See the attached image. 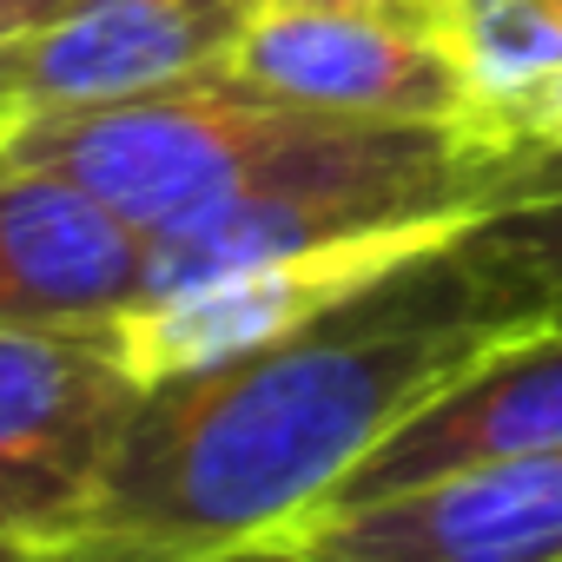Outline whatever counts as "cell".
Returning a JSON list of instances; mask_svg holds the SVG:
<instances>
[{
  "mask_svg": "<svg viewBox=\"0 0 562 562\" xmlns=\"http://www.w3.org/2000/svg\"><path fill=\"white\" fill-rule=\"evenodd\" d=\"M476 218L483 212L404 218V225H378V232H351V238H325V245H299V251L245 258V265L153 292L146 305H133L113 325V338H120L126 364L139 371V384L212 371V364L251 358L278 338L384 292L391 278L417 271L424 258H443Z\"/></svg>",
  "mask_w": 562,
  "mask_h": 562,
  "instance_id": "3",
  "label": "cell"
},
{
  "mask_svg": "<svg viewBox=\"0 0 562 562\" xmlns=\"http://www.w3.org/2000/svg\"><path fill=\"white\" fill-rule=\"evenodd\" d=\"M60 8H67V0H0V47L21 41V34H34V27L54 21Z\"/></svg>",
  "mask_w": 562,
  "mask_h": 562,
  "instance_id": "12",
  "label": "cell"
},
{
  "mask_svg": "<svg viewBox=\"0 0 562 562\" xmlns=\"http://www.w3.org/2000/svg\"><path fill=\"white\" fill-rule=\"evenodd\" d=\"M457 60V139L503 192L562 153V0H437Z\"/></svg>",
  "mask_w": 562,
  "mask_h": 562,
  "instance_id": "10",
  "label": "cell"
},
{
  "mask_svg": "<svg viewBox=\"0 0 562 562\" xmlns=\"http://www.w3.org/2000/svg\"><path fill=\"white\" fill-rule=\"evenodd\" d=\"M318 126L325 113L285 106L232 80L225 67H212V74H192V80L93 106V113L41 120L14 139H0V153L87 186L133 232L159 238L212 212L218 199H232L245 179H258L278 153Z\"/></svg>",
  "mask_w": 562,
  "mask_h": 562,
  "instance_id": "2",
  "label": "cell"
},
{
  "mask_svg": "<svg viewBox=\"0 0 562 562\" xmlns=\"http://www.w3.org/2000/svg\"><path fill=\"white\" fill-rule=\"evenodd\" d=\"M450 258L509 331L562 325V153L536 159L509 199L450 245Z\"/></svg>",
  "mask_w": 562,
  "mask_h": 562,
  "instance_id": "11",
  "label": "cell"
},
{
  "mask_svg": "<svg viewBox=\"0 0 562 562\" xmlns=\"http://www.w3.org/2000/svg\"><path fill=\"white\" fill-rule=\"evenodd\" d=\"M251 8L258 0H67L54 21L0 47V139L212 74Z\"/></svg>",
  "mask_w": 562,
  "mask_h": 562,
  "instance_id": "6",
  "label": "cell"
},
{
  "mask_svg": "<svg viewBox=\"0 0 562 562\" xmlns=\"http://www.w3.org/2000/svg\"><path fill=\"white\" fill-rule=\"evenodd\" d=\"M503 331L443 251L251 358L146 384L87 516L41 562H225L278 542Z\"/></svg>",
  "mask_w": 562,
  "mask_h": 562,
  "instance_id": "1",
  "label": "cell"
},
{
  "mask_svg": "<svg viewBox=\"0 0 562 562\" xmlns=\"http://www.w3.org/2000/svg\"><path fill=\"white\" fill-rule=\"evenodd\" d=\"M278 542L305 562H562V443L312 509Z\"/></svg>",
  "mask_w": 562,
  "mask_h": 562,
  "instance_id": "7",
  "label": "cell"
},
{
  "mask_svg": "<svg viewBox=\"0 0 562 562\" xmlns=\"http://www.w3.org/2000/svg\"><path fill=\"white\" fill-rule=\"evenodd\" d=\"M232 80L358 126H457V60L437 0H258Z\"/></svg>",
  "mask_w": 562,
  "mask_h": 562,
  "instance_id": "5",
  "label": "cell"
},
{
  "mask_svg": "<svg viewBox=\"0 0 562 562\" xmlns=\"http://www.w3.org/2000/svg\"><path fill=\"white\" fill-rule=\"evenodd\" d=\"M225 562H305V555L285 549V542H258V549H238V555H225Z\"/></svg>",
  "mask_w": 562,
  "mask_h": 562,
  "instance_id": "13",
  "label": "cell"
},
{
  "mask_svg": "<svg viewBox=\"0 0 562 562\" xmlns=\"http://www.w3.org/2000/svg\"><path fill=\"white\" fill-rule=\"evenodd\" d=\"M0 562H41L34 542H14V536H0Z\"/></svg>",
  "mask_w": 562,
  "mask_h": 562,
  "instance_id": "14",
  "label": "cell"
},
{
  "mask_svg": "<svg viewBox=\"0 0 562 562\" xmlns=\"http://www.w3.org/2000/svg\"><path fill=\"white\" fill-rule=\"evenodd\" d=\"M146 292V232L87 186L0 153V325H120Z\"/></svg>",
  "mask_w": 562,
  "mask_h": 562,
  "instance_id": "9",
  "label": "cell"
},
{
  "mask_svg": "<svg viewBox=\"0 0 562 562\" xmlns=\"http://www.w3.org/2000/svg\"><path fill=\"white\" fill-rule=\"evenodd\" d=\"M139 397L113 325H0V536L54 549L87 516Z\"/></svg>",
  "mask_w": 562,
  "mask_h": 562,
  "instance_id": "4",
  "label": "cell"
},
{
  "mask_svg": "<svg viewBox=\"0 0 562 562\" xmlns=\"http://www.w3.org/2000/svg\"><path fill=\"white\" fill-rule=\"evenodd\" d=\"M562 443V325L503 331L443 391L397 417V430L338 483L331 503H378L457 470L536 457ZM325 503V509H331Z\"/></svg>",
  "mask_w": 562,
  "mask_h": 562,
  "instance_id": "8",
  "label": "cell"
}]
</instances>
